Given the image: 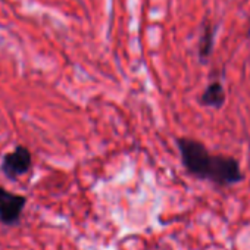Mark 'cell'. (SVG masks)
Listing matches in <instances>:
<instances>
[{"instance_id":"3957f363","label":"cell","mask_w":250,"mask_h":250,"mask_svg":"<svg viewBox=\"0 0 250 250\" xmlns=\"http://www.w3.org/2000/svg\"><path fill=\"white\" fill-rule=\"evenodd\" d=\"M27 205V197L12 193L0 186V222L6 227H14L20 222L22 210Z\"/></svg>"},{"instance_id":"7a4b0ae2","label":"cell","mask_w":250,"mask_h":250,"mask_svg":"<svg viewBox=\"0 0 250 250\" xmlns=\"http://www.w3.org/2000/svg\"><path fill=\"white\" fill-rule=\"evenodd\" d=\"M33 167V156L28 147L17 146L12 152H8L2 158L0 171L8 180H18L21 175L27 174Z\"/></svg>"},{"instance_id":"5b68a950","label":"cell","mask_w":250,"mask_h":250,"mask_svg":"<svg viewBox=\"0 0 250 250\" xmlns=\"http://www.w3.org/2000/svg\"><path fill=\"white\" fill-rule=\"evenodd\" d=\"M213 43H215V27L206 22L199 43V59L202 63H206L208 59L210 58L213 52Z\"/></svg>"},{"instance_id":"6da1fadb","label":"cell","mask_w":250,"mask_h":250,"mask_svg":"<svg viewBox=\"0 0 250 250\" xmlns=\"http://www.w3.org/2000/svg\"><path fill=\"white\" fill-rule=\"evenodd\" d=\"M177 147L181 164L191 177L219 187H229L244 181L240 162L235 158L213 155L202 142L188 137L177 139Z\"/></svg>"},{"instance_id":"277c9868","label":"cell","mask_w":250,"mask_h":250,"mask_svg":"<svg viewBox=\"0 0 250 250\" xmlns=\"http://www.w3.org/2000/svg\"><path fill=\"white\" fill-rule=\"evenodd\" d=\"M227 102V94L224 90V85L219 81L210 83L202 93L200 96V104L206 107H213V109H222Z\"/></svg>"}]
</instances>
